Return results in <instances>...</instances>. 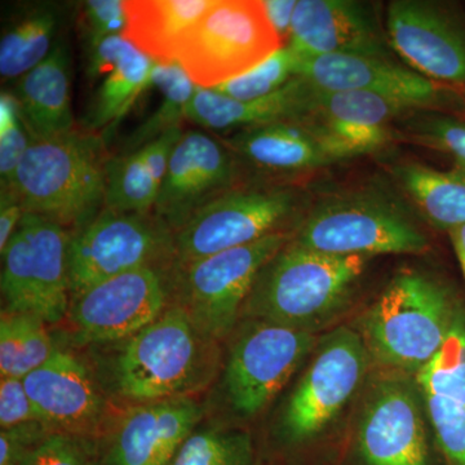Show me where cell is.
<instances>
[{"label": "cell", "mask_w": 465, "mask_h": 465, "mask_svg": "<svg viewBox=\"0 0 465 465\" xmlns=\"http://www.w3.org/2000/svg\"><path fill=\"white\" fill-rule=\"evenodd\" d=\"M217 363V341L173 302L154 322L121 341L110 365V384L133 406L189 399L210 384Z\"/></svg>", "instance_id": "1"}, {"label": "cell", "mask_w": 465, "mask_h": 465, "mask_svg": "<svg viewBox=\"0 0 465 465\" xmlns=\"http://www.w3.org/2000/svg\"><path fill=\"white\" fill-rule=\"evenodd\" d=\"M110 158L105 140L91 130L33 140L12 188L25 213L74 232L104 210Z\"/></svg>", "instance_id": "2"}, {"label": "cell", "mask_w": 465, "mask_h": 465, "mask_svg": "<svg viewBox=\"0 0 465 465\" xmlns=\"http://www.w3.org/2000/svg\"><path fill=\"white\" fill-rule=\"evenodd\" d=\"M296 246L332 256L420 255L430 247L402 201L381 189L335 193L314 204Z\"/></svg>", "instance_id": "3"}, {"label": "cell", "mask_w": 465, "mask_h": 465, "mask_svg": "<svg viewBox=\"0 0 465 465\" xmlns=\"http://www.w3.org/2000/svg\"><path fill=\"white\" fill-rule=\"evenodd\" d=\"M369 259L324 255L290 241L260 271L241 316L308 329L341 304Z\"/></svg>", "instance_id": "4"}, {"label": "cell", "mask_w": 465, "mask_h": 465, "mask_svg": "<svg viewBox=\"0 0 465 465\" xmlns=\"http://www.w3.org/2000/svg\"><path fill=\"white\" fill-rule=\"evenodd\" d=\"M454 321L442 284L421 272H401L367 311L363 341L385 365L418 372L443 347Z\"/></svg>", "instance_id": "5"}, {"label": "cell", "mask_w": 465, "mask_h": 465, "mask_svg": "<svg viewBox=\"0 0 465 465\" xmlns=\"http://www.w3.org/2000/svg\"><path fill=\"white\" fill-rule=\"evenodd\" d=\"M283 47L258 0H213L185 33L177 63L201 88L237 78Z\"/></svg>", "instance_id": "6"}, {"label": "cell", "mask_w": 465, "mask_h": 465, "mask_svg": "<svg viewBox=\"0 0 465 465\" xmlns=\"http://www.w3.org/2000/svg\"><path fill=\"white\" fill-rule=\"evenodd\" d=\"M173 242L174 232L170 226L153 213L101 211L84 228L70 232V298L134 269L171 268Z\"/></svg>", "instance_id": "7"}, {"label": "cell", "mask_w": 465, "mask_h": 465, "mask_svg": "<svg viewBox=\"0 0 465 465\" xmlns=\"http://www.w3.org/2000/svg\"><path fill=\"white\" fill-rule=\"evenodd\" d=\"M70 232L25 213L2 252V311L60 323L70 308L67 249Z\"/></svg>", "instance_id": "8"}, {"label": "cell", "mask_w": 465, "mask_h": 465, "mask_svg": "<svg viewBox=\"0 0 465 465\" xmlns=\"http://www.w3.org/2000/svg\"><path fill=\"white\" fill-rule=\"evenodd\" d=\"M290 241L287 232H278L191 264L171 266L173 302L183 305L207 336L222 341L237 323L260 271Z\"/></svg>", "instance_id": "9"}, {"label": "cell", "mask_w": 465, "mask_h": 465, "mask_svg": "<svg viewBox=\"0 0 465 465\" xmlns=\"http://www.w3.org/2000/svg\"><path fill=\"white\" fill-rule=\"evenodd\" d=\"M299 203V192L291 186L232 188L174 232L173 266L191 264L281 232Z\"/></svg>", "instance_id": "10"}, {"label": "cell", "mask_w": 465, "mask_h": 465, "mask_svg": "<svg viewBox=\"0 0 465 465\" xmlns=\"http://www.w3.org/2000/svg\"><path fill=\"white\" fill-rule=\"evenodd\" d=\"M314 344L308 329L253 320L232 342L225 366L226 397L235 412L255 416L302 366Z\"/></svg>", "instance_id": "11"}, {"label": "cell", "mask_w": 465, "mask_h": 465, "mask_svg": "<svg viewBox=\"0 0 465 465\" xmlns=\"http://www.w3.org/2000/svg\"><path fill=\"white\" fill-rule=\"evenodd\" d=\"M170 271L145 266L94 284L72 299L67 318L84 341H127L173 304Z\"/></svg>", "instance_id": "12"}, {"label": "cell", "mask_w": 465, "mask_h": 465, "mask_svg": "<svg viewBox=\"0 0 465 465\" xmlns=\"http://www.w3.org/2000/svg\"><path fill=\"white\" fill-rule=\"evenodd\" d=\"M366 348L363 338L347 327L324 339L284 410L287 439L293 442L311 439L335 418L362 379Z\"/></svg>", "instance_id": "13"}, {"label": "cell", "mask_w": 465, "mask_h": 465, "mask_svg": "<svg viewBox=\"0 0 465 465\" xmlns=\"http://www.w3.org/2000/svg\"><path fill=\"white\" fill-rule=\"evenodd\" d=\"M405 101L374 92L314 90L304 115L332 163L378 152L391 142L390 124L418 112Z\"/></svg>", "instance_id": "14"}, {"label": "cell", "mask_w": 465, "mask_h": 465, "mask_svg": "<svg viewBox=\"0 0 465 465\" xmlns=\"http://www.w3.org/2000/svg\"><path fill=\"white\" fill-rule=\"evenodd\" d=\"M387 38L410 69L465 90V29L432 2L396 0L388 5Z\"/></svg>", "instance_id": "15"}, {"label": "cell", "mask_w": 465, "mask_h": 465, "mask_svg": "<svg viewBox=\"0 0 465 465\" xmlns=\"http://www.w3.org/2000/svg\"><path fill=\"white\" fill-rule=\"evenodd\" d=\"M235 159L213 137L200 131L183 133L171 154L153 213L176 232L202 207L231 191Z\"/></svg>", "instance_id": "16"}, {"label": "cell", "mask_w": 465, "mask_h": 465, "mask_svg": "<svg viewBox=\"0 0 465 465\" xmlns=\"http://www.w3.org/2000/svg\"><path fill=\"white\" fill-rule=\"evenodd\" d=\"M298 76L317 91L374 92L405 101L419 110H433L463 99L391 57L366 54L298 57Z\"/></svg>", "instance_id": "17"}, {"label": "cell", "mask_w": 465, "mask_h": 465, "mask_svg": "<svg viewBox=\"0 0 465 465\" xmlns=\"http://www.w3.org/2000/svg\"><path fill=\"white\" fill-rule=\"evenodd\" d=\"M24 382L39 420L54 432L103 439L108 403L99 379L82 358L56 348Z\"/></svg>", "instance_id": "18"}, {"label": "cell", "mask_w": 465, "mask_h": 465, "mask_svg": "<svg viewBox=\"0 0 465 465\" xmlns=\"http://www.w3.org/2000/svg\"><path fill=\"white\" fill-rule=\"evenodd\" d=\"M203 412L193 397L131 406L103 437L100 465H170Z\"/></svg>", "instance_id": "19"}, {"label": "cell", "mask_w": 465, "mask_h": 465, "mask_svg": "<svg viewBox=\"0 0 465 465\" xmlns=\"http://www.w3.org/2000/svg\"><path fill=\"white\" fill-rule=\"evenodd\" d=\"M287 47L298 57L366 54L391 57L374 9L354 0H298Z\"/></svg>", "instance_id": "20"}, {"label": "cell", "mask_w": 465, "mask_h": 465, "mask_svg": "<svg viewBox=\"0 0 465 465\" xmlns=\"http://www.w3.org/2000/svg\"><path fill=\"white\" fill-rule=\"evenodd\" d=\"M443 454L465 465V324L455 320L445 344L416 372Z\"/></svg>", "instance_id": "21"}, {"label": "cell", "mask_w": 465, "mask_h": 465, "mask_svg": "<svg viewBox=\"0 0 465 465\" xmlns=\"http://www.w3.org/2000/svg\"><path fill=\"white\" fill-rule=\"evenodd\" d=\"M360 442L370 465H425L427 437L415 397L402 385H382L363 416Z\"/></svg>", "instance_id": "22"}, {"label": "cell", "mask_w": 465, "mask_h": 465, "mask_svg": "<svg viewBox=\"0 0 465 465\" xmlns=\"http://www.w3.org/2000/svg\"><path fill=\"white\" fill-rule=\"evenodd\" d=\"M313 88L296 76L282 90L264 99L238 101L211 88L197 87L186 108V119L208 130H244L277 122H298Z\"/></svg>", "instance_id": "23"}, {"label": "cell", "mask_w": 465, "mask_h": 465, "mask_svg": "<svg viewBox=\"0 0 465 465\" xmlns=\"http://www.w3.org/2000/svg\"><path fill=\"white\" fill-rule=\"evenodd\" d=\"M235 158L274 174L305 173L332 164L316 134L300 122H277L222 139Z\"/></svg>", "instance_id": "24"}, {"label": "cell", "mask_w": 465, "mask_h": 465, "mask_svg": "<svg viewBox=\"0 0 465 465\" xmlns=\"http://www.w3.org/2000/svg\"><path fill=\"white\" fill-rule=\"evenodd\" d=\"M33 140L52 139L74 131L70 103V56L64 42L18 79L14 94Z\"/></svg>", "instance_id": "25"}, {"label": "cell", "mask_w": 465, "mask_h": 465, "mask_svg": "<svg viewBox=\"0 0 465 465\" xmlns=\"http://www.w3.org/2000/svg\"><path fill=\"white\" fill-rule=\"evenodd\" d=\"M183 134L182 127L174 128L143 148L110 158L104 210L153 213L171 154Z\"/></svg>", "instance_id": "26"}, {"label": "cell", "mask_w": 465, "mask_h": 465, "mask_svg": "<svg viewBox=\"0 0 465 465\" xmlns=\"http://www.w3.org/2000/svg\"><path fill=\"white\" fill-rule=\"evenodd\" d=\"M211 5L213 0H127L122 35L157 63H174L183 33Z\"/></svg>", "instance_id": "27"}, {"label": "cell", "mask_w": 465, "mask_h": 465, "mask_svg": "<svg viewBox=\"0 0 465 465\" xmlns=\"http://www.w3.org/2000/svg\"><path fill=\"white\" fill-rule=\"evenodd\" d=\"M401 188L428 223L439 229L465 224V171H440L418 163L394 168Z\"/></svg>", "instance_id": "28"}, {"label": "cell", "mask_w": 465, "mask_h": 465, "mask_svg": "<svg viewBox=\"0 0 465 465\" xmlns=\"http://www.w3.org/2000/svg\"><path fill=\"white\" fill-rule=\"evenodd\" d=\"M154 66L155 61L131 43L124 54L96 79L100 84L92 101L88 128L99 133L101 128L116 124L143 92L152 87Z\"/></svg>", "instance_id": "29"}, {"label": "cell", "mask_w": 465, "mask_h": 465, "mask_svg": "<svg viewBox=\"0 0 465 465\" xmlns=\"http://www.w3.org/2000/svg\"><path fill=\"white\" fill-rule=\"evenodd\" d=\"M58 21L56 5H43L27 9L7 27L0 42L3 79H20L51 54Z\"/></svg>", "instance_id": "30"}, {"label": "cell", "mask_w": 465, "mask_h": 465, "mask_svg": "<svg viewBox=\"0 0 465 465\" xmlns=\"http://www.w3.org/2000/svg\"><path fill=\"white\" fill-rule=\"evenodd\" d=\"M56 351L47 323L30 314L0 316V378L25 379Z\"/></svg>", "instance_id": "31"}, {"label": "cell", "mask_w": 465, "mask_h": 465, "mask_svg": "<svg viewBox=\"0 0 465 465\" xmlns=\"http://www.w3.org/2000/svg\"><path fill=\"white\" fill-rule=\"evenodd\" d=\"M152 87H157L161 91L163 97L162 104L128 136L121 153L134 152L146 143L154 142L168 131L182 127V122L186 119V108L197 90V85L193 84L177 61L171 64L155 61Z\"/></svg>", "instance_id": "32"}, {"label": "cell", "mask_w": 465, "mask_h": 465, "mask_svg": "<svg viewBox=\"0 0 465 465\" xmlns=\"http://www.w3.org/2000/svg\"><path fill=\"white\" fill-rule=\"evenodd\" d=\"M170 465H256L252 440L240 430L198 425Z\"/></svg>", "instance_id": "33"}, {"label": "cell", "mask_w": 465, "mask_h": 465, "mask_svg": "<svg viewBox=\"0 0 465 465\" xmlns=\"http://www.w3.org/2000/svg\"><path fill=\"white\" fill-rule=\"evenodd\" d=\"M296 76L298 56L290 47L283 45L250 72L211 90L238 101L259 100L282 90Z\"/></svg>", "instance_id": "34"}, {"label": "cell", "mask_w": 465, "mask_h": 465, "mask_svg": "<svg viewBox=\"0 0 465 465\" xmlns=\"http://www.w3.org/2000/svg\"><path fill=\"white\" fill-rule=\"evenodd\" d=\"M403 118L406 140L450 155L465 171V119L432 110H418Z\"/></svg>", "instance_id": "35"}, {"label": "cell", "mask_w": 465, "mask_h": 465, "mask_svg": "<svg viewBox=\"0 0 465 465\" xmlns=\"http://www.w3.org/2000/svg\"><path fill=\"white\" fill-rule=\"evenodd\" d=\"M14 94H0V188H12L21 161L32 143Z\"/></svg>", "instance_id": "36"}, {"label": "cell", "mask_w": 465, "mask_h": 465, "mask_svg": "<svg viewBox=\"0 0 465 465\" xmlns=\"http://www.w3.org/2000/svg\"><path fill=\"white\" fill-rule=\"evenodd\" d=\"M103 439L54 432L21 465H100Z\"/></svg>", "instance_id": "37"}, {"label": "cell", "mask_w": 465, "mask_h": 465, "mask_svg": "<svg viewBox=\"0 0 465 465\" xmlns=\"http://www.w3.org/2000/svg\"><path fill=\"white\" fill-rule=\"evenodd\" d=\"M125 25L122 0H88L82 5L81 26L90 48L109 36L121 35Z\"/></svg>", "instance_id": "38"}, {"label": "cell", "mask_w": 465, "mask_h": 465, "mask_svg": "<svg viewBox=\"0 0 465 465\" xmlns=\"http://www.w3.org/2000/svg\"><path fill=\"white\" fill-rule=\"evenodd\" d=\"M54 433L39 420L0 430V465H21L34 450Z\"/></svg>", "instance_id": "39"}, {"label": "cell", "mask_w": 465, "mask_h": 465, "mask_svg": "<svg viewBox=\"0 0 465 465\" xmlns=\"http://www.w3.org/2000/svg\"><path fill=\"white\" fill-rule=\"evenodd\" d=\"M34 420L39 418L24 379L0 378V430Z\"/></svg>", "instance_id": "40"}, {"label": "cell", "mask_w": 465, "mask_h": 465, "mask_svg": "<svg viewBox=\"0 0 465 465\" xmlns=\"http://www.w3.org/2000/svg\"><path fill=\"white\" fill-rule=\"evenodd\" d=\"M24 215L25 208L16 191L14 188H0V253L14 237Z\"/></svg>", "instance_id": "41"}, {"label": "cell", "mask_w": 465, "mask_h": 465, "mask_svg": "<svg viewBox=\"0 0 465 465\" xmlns=\"http://www.w3.org/2000/svg\"><path fill=\"white\" fill-rule=\"evenodd\" d=\"M296 5L298 0H262L266 17L283 45L289 42Z\"/></svg>", "instance_id": "42"}, {"label": "cell", "mask_w": 465, "mask_h": 465, "mask_svg": "<svg viewBox=\"0 0 465 465\" xmlns=\"http://www.w3.org/2000/svg\"><path fill=\"white\" fill-rule=\"evenodd\" d=\"M449 235L455 253H457L459 264H460L465 280V224L450 229Z\"/></svg>", "instance_id": "43"}, {"label": "cell", "mask_w": 465, "mask_h": 465, "mask_svg": "<svg viewBox=\"0 0 465 465\" xmlns=\"http://www.w3.org/2000/svg\"><path fill=\"white\" fill-rule=\"evenodd\" d=\"M465 91V90H464Z\"/></svg>", "instance_id": "44"}]
</instances>
